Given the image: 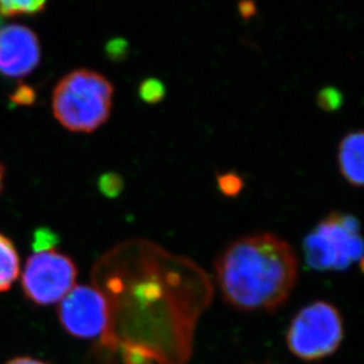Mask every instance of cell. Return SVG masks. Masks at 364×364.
<instances>
[{
  "label": "cell",
  "mask_w": 364,
  "mask_h": 364,
  "mask_svg": "<svg viewBox=\"0 0 364 364\" xmlns=\"http://www.w3.org/2000/svg\"><path fill=\"white\" fill-rule=\"evenodd\" d=\"M98 288L110 306L102 343L119 348L125 364H184L211 284L193 262L146 241L118 247L102 265Z\"/></svg>",
  "instance_id": "obj_1"
},
{
  "label": "cell",
  "mask_w": 364,
  "mask_h": 364,
  "mask_svg": "<svg viewBox=\"0 0 364 364\" xmlns=\"http://www.w3.org/2000/svg\"><path fill=\"white\" fill-rule=\"evenodd\" d=\"M225 302L241 311H274L283 306L299 277L291 245L272 234L238 238L215 263Z\"/></svg>",
  "instance_id": "obj_2"
},
{
  "label": "cell",
  "mask_w": 364,
  "mask_h": 364,
  "mask_svg": "<svg viewBox=\"0 0 364 364\" xmlns=\"http://www.w3.org/2000/svg\"><path fill=\"white\" fill-rule=\"evenodd\" d=\"M114 93L112 82L102 73L75 70L53 90V116L66 130L91 134L110 117Z\"/></svg>",
  "instance_id": "obj_3"
},
{
  "label": "cell",
  "mask_w": 364,
  "mask_h": 364,
  "mask_svg": "<svg viewBox=\"0 0 364 364\" xmlns=\"http://www.w3.org/2000/svg\"><path fill=\"white\" fill-rule=\"evenodd\" d=\"M306 264L316 272H344L362 265L363 242L358 218L333 213L317 224L303 242Z\"/></svg>",
  "instance_id": "obj_4"
},
{
  "label": "cell",
  "mask_w": 364,
  "mask_h": 364,
  "mask_svg": "<svg viewBox=\"0 0 364 364\" xmlns=\"http://www.w3.org/2000/svg\"><path fill=\"white\" fill-rule=\"evenodd\" d=\"M343 320L331 303L316 301L299 310L287 333L289 350L303 361H320L340 348Z\"/></svg>",
  "instance_id": "obj_5"
},
{
  "label": "cell",
  "mask_w": 364,
  "mask_h": 364,
  "mask_svg": "<svg viewBox=\"0 0 364 364\" xmlns=\"http://www.w3.org/2000/svg\"><path fill=\"white\" fill-rule=\"evenodd\" d=\"M76 263L58 251H35L28 258L21 277L26 299L38 306L60 302L76 284Z\"/></svg>",
  "instance_id": "obj_6"
},
{
  "label": "cell",
  "mask_w": 364,
  "mask_h": 364,
  "mask_svg": "<svg viewBox=\"0 0 364 364\" xmlns=\"http://www.w3.org/2000/svg\"><path fill=\"white\" fill-rule=\"evenodd\" d=\"M59 322L76 338L103 337L110 326V306L98 287L77 285L60 301Z\"/></svg>",
  "instance_id": "obj_7"
},
{
  "label": "cell",
  "mask_w": 364,
  "mask_h": 364,
  "mask_svg": "<svg viewBox=\"0 0 364 364\" xmlns=\"http://www.w3.org/2000/svg\"><path fill=\"white\" fill-rule=\"evenodd\" d=\"M41 43L31 28L12 24L0 28V73L11 78L28 76L41 62Z\"/></svg>",
  "instance_id": "obj_8"
},
{
  "label": "cell",
  "mask_w": 364,
  "mask_h": 364,
  "mask_svg": "<svg viewBox=\"0 0 364 364\" xmlns=\"http://www.w3.org/2000/svg\"><path fill=\"white\" fill-rule=\"evenodd\" d=\"M338 168L347 182L361 188L364 181V137L362 131H351L338 146Z\"/></svg>",
  "instance_id": "obj_9"
},
{
  "label": "cell",
  "mask_w": 364,
  "mask_h": 364,
  "mask_svg": "<svg viewBox=\"0 0 364 364\" xmlns=\"http://www.w3.org/2000/svg\"><path fill=\"white\" fill-rule=\"evenodd\" d=\"M19 255L10 238L0 232V292L7 291L19 276Z\"/></svg>",
  "instance_id": "obj_10"
},
{
  "label": "cell",
  "mask_w": 364,
  "mask_h": 364,
  "mask_svg": "<svg viewBox=\"0 0 364 364\" xmlns=\"http://www.w3.org/2000/svg\"><path fill=\"white\" fill-rule=\"evenodd\" d=\"M48 0H0V14L4 16H23L41 12Z\"/></svg>",
  "instance_id": "obj_11"
},
{
  "label": "cell",
  "mask_w": 364,
  "mask_h": 364,
  "mask_svg": "<svg viewBox=\"0 0 364 364\" xmlns=\"http://www.w3.org/2000/svg\"><path fill=\"white\" fill-rule=\"evenodd\" d=\"M138 92L144 103L159 104V102L164 100L166 89L161 80H156V78H148L141 82Z\"/></svg>",
  "instance_id": "obj_12"
},
{
  "label": "cell",
  "mask_w": 364,
  "mask_h": 364,
  "mask_svg": "<svg viewBox=\"0 0 364 364\" xmlns=\"http://www.w3.org/2000/svg\"><path fill=\"white\" fill-rule=\"evenodd\" d=\"M317 104L318 107L326 112H335L343 104V95L340 90L333 86H328L321 90L317 95Z\"/></svg>",
  "instance_id": "obj_13"
},
{
  "label": "cell",
  "mask_w": 364,
  "mask_h": 364,
  "mask_svg": "<svg viewBox=\"0 0 364 364\" xmlns=\"http://www.w3.org/2000/svg\"><path fill=\"white\" fill-rule=\"evenodd\" d=\"M217 186L220 193L228 197H234L243 189V179L234 171L224 172L217 176Z\"/></svg>",
  "instance_id": "obj_14"
},
{
  "label": "cell",
  "mask_w": 364,
  "mask_h": 364,
  "mask_svg": "<svg viewBox=\"0 0 364 364\" xmlns=\"http://www.w3.org/2000/svg\"><path fill=\"white\" fill-rule=\"evenodd\" d=\"M57 244H58V236L53 234V231L48 230L46 228H41L36 231L32 247L35 251L51 250Z\"/></svg>",
  "instance_id": "obj_15"
},
{
  "label": "cell",
  "mask_w": 364,
  "mask_h": 364,
  "mask_svg": "<svg viewBox=\"0 0 364 364\" xmlns=\"http://www.w3.org/2000/svg\"><path fill=\"white\" fill-rule=\"evenodd\" d=\"M100 189L107 196H118L123 189V181L116 173H107L100 177Z\"/></svg>",
  "instance_id": "obj_16"
},
{
  "label": "cell",
  "mask_w": 364,
  "mask_h": 364,
  "mask_svg": "<svg viewBox=\"0 0 364 364\" xmlns=\"http://www.w3.org/2000/svg\"><path fill=\"white\" fill-rule=\"evenodd\" d=\"M238 9H240V14L244 19H249L256 14V5L252 0H242L238 5Z\"/></svg>",
  "instance_id": "obj_17"
},
{
  "label": "cell",
  "mask_w": 364,
  "mask_h": 364,
  "mask_svg": "<svg viewBox=\"0 0 364 364\" xmlns=\"http://www.w3.org/2000/svg\"><path fill=\"white\" fill-rule=\"evenodd\" d=\"M127 44L123 43L122 41H116V44H112V46L110 48V51H114L111 55H114V57H117V58H121L123 55H125L127 53Z\"/></svg>",
  "instance_id": "obj_18"
},
{
  "label": "cell",
  "mask_w": 364,
  "mask_h": 364,
  "mask_svg": "<svg viewBox=\"0 0 364 364\" xmlns=\"http://www.w3.org/2000/svg\"><path fill=\"white\" fill-rule=\"evenodd\" d=\"M6 364H48L46 362L41 361L37 358H28V356H21V358H12Z\"/></svg>",
  "instance_id": "obj_19"
},
{
  "label": "cell",
  "mask_w": 364,
  "mask_h": 364,
  "mask_svg": "<svg viewBox=\"0 0 364 364\" xmlns=\"http://www.w3.org/2000/svg\"><path fill=\"white\" fill-rule=\"evenodd\" d=\"M4 178H5V168H4V165L0 163V193L3 190Z\"/></svg>",
  "instance_id": "obj_20"
}]
</instances>
